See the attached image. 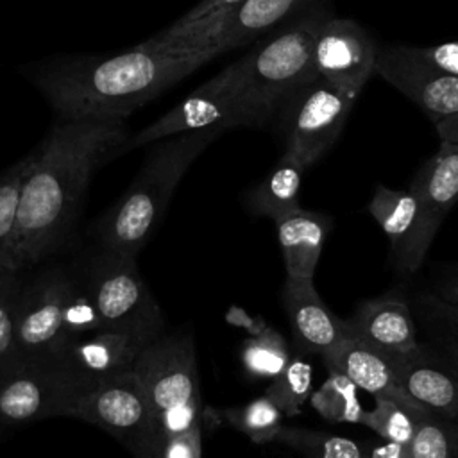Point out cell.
<instances>
[{
  "instance_id": "obj_31",
  "label": "cell",
  "mask_w": 458,
  "mask_h": 458,
  "mask_svg": "<svg viewBox=\"0 0 458 458\" xmlns=\"http://www.w3.org/2000/svg\"><path fill=\"white\" fill-rule=\"evenodd\" d=\"M410 458H458V419L428 410L408 445Z\"/></svg>"
},
{
  "instance_id": "obj_27",
  "label": "cell",
  "mask_w": 458,
  "mask_h": 458,
  "mask_svg": "<svg viewBox=\"0 0 458 458\" xmlns=\"http://www.w3.org/2000/svg\"><path fill=\"white\" fill-rule=\"evenodd\" d=\"M428 410L429 408L413 399L376 397V406L365 413L363 424L376 431L385 442L408 447Z\"/></svg>"
},
{
  "instance_id": "obj_5",
  "label": "cell",
  "mask_w": 458,
  "mask_h": 458,
  "mask_svg": "<svg viewBox=\"0 0 458 458\" xmlns=\"http://www.w3.org/2000/svg\"><path fill=\"white\" fill-rule=\"evenodd\" d=\"M132 370L152 406L156 435L202 426L204 408L191 335L161 333L145 345Z\"/></svg>"
},
{
  "instance_id": "obj_15",
  "label": "cell",
  "mask_w": 458,
  "mask_h": 458,
  "mask_svg": "<svg viewBox=\"0 0 458 458\" xmlns=\"http://www.w3.org/2000/svg\"><path fill=\"white\" fill-rule=\"evenodd\" d=\"M148 338L123 329H95L66 335L50 356L84 381L131 370Z\"/></svg>"
},
{
  "instance_id": "obj_7",
  "label": "cell",
  "mask_w": 458,
  "mask_h": 458,
  "mask_svg": "<svg viewBox=\"0 0 458 458\" xmlns=\"http://www.w3.org/2000/svg\"><path fill=\"white\" fill-rule=\"evenodd\" d=\"M70 417L102 428L134 458H145L156 437L152 406L132 369L88 383Z\"/></svg>"
},
{
  "instance_id": "obj_17",
  "label": "cell",
  "mask_w": 458,
  "mask_h": 458,
  "mask_svg": "<svg viewBox=\"0 0 458 458\" xmlns=\"http://www.w3.org/2000/svg\"><path fill=\"white\" fill-rule=\"evenodd\" d=\"M281 302L299 351L326 354L351 338L347 320H340L320 299L310 277H288L281 288Z\"/></svg>"
},
{
  "instance_id": "obj_29",
  "label": "cell",
  "mask_w": 458,
  "mask_h": 458,
  "mask_svg": "<svg viewBox=\"0 0 458 458\" xmlns=\"http://www.w3.org/2000/svg\"><path fill=\"white\" fill-rule=\"evenodd\" d=\"M358 386L340 372L329 370L327 379L310 395L313 410L329 422L363 424L367 410L361 406Z\"/></svg>"
},
{
  "instance_id": "obj_21",
  "label": "cell",
  "mask_w": 458,
  "mask_h": 458,
  "mask_svg": "<svg viewBox=\"0 0 458 458\" xmlns=\"http://www.w3.org/2000/svg\"><path fill=\"white\" fill-rule=\"evenodd\" d=\"M347 326L352 336L385 352H404L419 342L413 313L399 297L386 295L361 302Z\"/></svg>"
},
{
  "instance_id": "obj_13",
  "label": "cell",
  "mask_w": 458,
  "mask_h": 458,
  "mask_svg": "<svg viewBox=\"0 0 458 458\" xmlns=\"http://www.w3.org/2000/svg\"><path fill=\"white\" fill-rule=\"evenodd\" d=\"M377 45L369 32L347 18H327L315 39L313 66L317 79L360 97L376 73Z\"/></svg>"
},
{
  "instance_id": "obj_35",
  "label": "cell",
  "mask_w": 458,
  "mask_h": 458,
  "mask_svg": "<svg viewBox=\"0 0 458 458\" xmlns=\"http://www.w3.org/2000/svg\"><path fill=\"white\" fill-rule=\"evenodd\" d=\"M145 458H202V426L174 435H156Z\"/></svg>"
},
{
  "instance_id": "obj_37",
  "label": "cell",
  "mask_w": 458,
  "mask_h": 458,
  "mask_svg": "<svg viewBox=\"0 0 458 458\" xmlns=\"http://www.w3.org/2000/svg\"><path fill=\"white\" fill-rule=\"evenodd\" d=\"M419 52L424 59L435 66L458 75V41L438 43L431 47H419Z\"/></svg>"
},
{
  "instance_id": "obj_24",
  "label": "cell",
  "mask_w": 458,
  "mask_h": 458,
  "mask_svg": "<svg viewBox=\"0 0 458 458\" xmlns=\"http://www.w3.org/2000/svg\"><path fill=\"white\" fill-rule=\"evenodd\" d=\"M413 320L422 344L442 356L458 374V308L433 293H420L413 302Z\"/></svg>"
},
{
  "instance_id": "obj_2",
  "label": "cell",
  "mask_w": 458,
  "mask_h": 458,
  "mask_svg": "<svg viewBox=\"0 0 458 458\" xmlns=\"http://www.w3.org/2000/svg\"><path fill=\"white\" fill-rule=\"evenodd\" d=\"M218 52L152 38L118 55L63 64L43 73L38 84L64 122L125 120Z\"/></svg>"
},
{
  "instance_id": "obj_4",
  "label": "cell",
  "mask_w": 458,
  "mask_h": 458,
  "mask_svg": "<svg viewBox=\"0 0 458 458\" xmlns=\"http://www.w3.org/2000/svg\"><path fill=\"white\" fill-rule=\"evenodd\" d=\"M327 18L315 14L238 59V123L261 125L277 104L317 79L313 47Z\"/></svg>"
},
{
  "instance_id": "obj_14",
  "label": "cell",
  "mask_w": 458,
  "mask_h": 458,
  "mask_svg": "<svg viewBox=\"0 0 458 458\" xmlns=\"http://www.w3.org/2000/svg\"><path fill=\"white\" fill-rule=\"evenodd\" d=\"M310 0H243L234 9L182 29H166L154 39L188 48H218L220 52L242 45L301 9Z\"/></svg>"
},
{
  "instance_id": "obj_23",
  "label": "cell",
  "mask_w": 458,
  "mask_h": 458,
  "mask_svg": "<svg viewBox=\"0 0 458 458\" xmlns=\"http://www.w3.org/2000/svg\"><path fill=\"white\" fill-rule=\"evenodd\" d=\"M304 170L306 168L295 157L283 152L267 177L247 193L249 211L259 216H268L276 222L277 218L299 209V191Z\"/></svg>"
},
{
  "instance_id": "obj_19",
  "label": "cell",
  "mask_w": 458,
  "mask_h": 458,
  "mask_svg": "<svg viewBox=\"0 0 458 458\" xmlns=\"http://www.w3.org/2000/svg\"><path fill=\"white\" fill-rule=\"evenodd\" d=\"M420 206V242L428 252L444 216L458 200V147L442 143L408 188Z\"/></svg>"
},
{
  "instance_id": "obj_25",
  "label": "cell",
  "mask_w": 458,
  "mask_h": 458,
  "mask_svg": "<svg viewBox=\"0 0 458 458\" xmlns=\"http://www.w3.org/2000/svg\"><path fill=\"white\" fill-rule=\"evenodd\" d=\"M240 360L247 377L254 381H272L286 369L292 354L281 333L267 324H259L242 344Z\"/></svg>"
},
{
  "instance_id": "obj_40",
  "label": "cell",
  "mask_w": 458,
  "mask_h": 458,
  "mask_svg": "<svg viewBox=\"0 0 458 458\" xmlns=\"http://www.w3.org/2000/svg\"><path fill=\"white\" fill-rule=\"evenodd\" d=\"M442 299H445L447 302H451V304H454V306L458 308V277L453 279V281L447 284V288H445L444 293H442Z\"/></svg>"
},
{
  "instance_id": "obj_16",
  "label": "cell",
  "mask_w": 458,
  "mask_h": 458,
  "mask_svg": "<svg viewBox=\"0 0 458 458\" xmlns=\"http://www.w3.org/2000/svg\"><path fill=\"white\" fill-rule=\"evenodd\" d=\"M395 383L422 406L458 419V374L431 347L417 342L404 352H386Z\"/></svg>"
},
{
  "instance_id": "obj_22",
  "label": "cell",
  "mask_w": 458,
  "mask_h": 458,
  "mask_svg": "<svg viewBox=\"0 0 458 458\" xmlns=\"http://www.w3.org/2000/svg\"><path fill=\"white\" fill-rule=\"evenodd\" d=\"M329 227L331 220L326 215L302 208L276 220L288 277L313 279Z\"/></svg>"
},
{
  "instance_id": "obj_34",
  "label": "cell",
  "mask_w": 458,
  "mask_h": 458,
  "mask_svg": "<svg viewBox=\"0 0 458 458\" xmlns=\"http://www.w3.org/2000/svg\"><path fill=\"white\" fill-rule=\"evenodd\" d=\"M63 327L64 335L104 329V324L91 301L81 270H72L70 274V283L63 306Z\"/></svg>"
},
{
  "instance_id": "obj_30",
  "label": "cell",
  "mask_w": 458,
  "mask_h": 458,
  "mask_svg": "<svg viewBox=\"0 0 458 458\" xmlns=\"http://www.w3.org/2000/svg\"><path fill=\"white\" fill-rule=\"evenodd\" d=\"M276 440L302 458H367L360 444L327 431L283 426Z\"/></svg>"
},
{
  "instance_id": "obj_11",
  "label": "cell",
  "mask_w": 458,
  "mask_h": 458,
  "mask_svg": "<svg viewBox=\"0 0 458 458\" xmlns=\"http://www.w3.org/2000/svg\"><path fill=\"white\" fill-rule=\"evenodd\" d=\"M238 123V63H231L208 82L193 89L181 104L125 143V152L157 140L204 129H234Z\"/></svg>"
},
{
  "instance_id": "obj_20",
  "label": "cell",
  "mask_w": 458,
  "mask_h": 458,
  "mask_svg": "<svg viewBox=\"0 0 458 458\" xmlns=\"http://www.w3.org/2000/svg\"><path fill=\"white\" fill-rule=\"evenodd\" d=\"M327 370H335L349 377L358 388L376 397L411 399L394 377L390 360L385 351L351 336L320 356ZM415 401V399H413Z\"/></svg>"
},
{
  "instance_id": "obj_8",
  "label": "cell",
  "mask_w": 458,
  "mask_h": 458,
  "mask_svg": "<svg viewBox=\"0 0 458 458\" xmlns=\"http://www.w3.org/2000/svg\"><path fill=\"white\" fill-rule=\"evenodd\" d=\"M84 381L55 360L25 361L0 381V424H27L50 417H70Z\"/></svg>"
},
{
  "instance_id": "obj_33",
  "label": "cell",
  "mask_w": 458,
  "mask_h": 458,
  "mask_svg": "<svg viewBox=\"0 0 458 458\" xmlns=\"http://www.w3.org/2000/svg\"><path fill=\"white\" fill-rule=\"evenodd\" d=\"M311 365L304 358L293 356L286 369L270 381L265 395L283 411V415H297L311 395Z\"/></svg>"
},
{
  "instance_id": "obj_18",
  "label": "cell",
  "mask_w": 458,
  "mask_h": 458,
  "mask_svg": "<svg viewBox=\"0 0 458 458\" xmlns=\"http://www.w3.org/2000/svg\"><path fill=\"white\" fill-rule=\"evenodd\" d=\"M367 208L388 236L397 267L404 272L417 270L426 256L420 242L422 220L417 197L410 190L377 184Z\"/></svg>"
},
{
  "instance_id": "obj_39",
  "label": "cell",
  "mask_w": 458,
  "mask_h": 458,
  "mask_svg": "<svg viewBox=\"0 0 458 458\" xmlns=\"http://www.w3.org/2000/svg\"><path fill=\"white\" fill-rule=\"evenodd\" d=\"M367 458H410L408 447L394 444V442H385L383 445H377L372 449V454Z\"/></svg>"
},
{
  "instance_id": "obj_6",
  "label": "cell",
  "mask_w": 458,
  "mask_h": 458,
  "mask_svg": "<svg viewBox=\"0 0 458 458\" xmlns=\"http://www.w3.org/2000/svg\"><path fill=\"white\" fill-rule=\"evenodd\" d=\"M81 272L104 327L148 338L165 333L163 311L138 270L136 256L98 247Z\"/></svg>"
},
{
  "instance_id": "obj_12",
  "label": "cell",
  "mask_w": 458,
  "mask_h": 458,
  "mask_svg": "<svg viewBox=\"0 0 458 458\" xmlns=\"http://www.w3.org/2000/svg\"><path fill=\"white\" fill-rule=\"evenodd\" d=\"M376 73L419 106L433 122L458 113V75L424 59L419 47L379 48Z\"/></svg>"
},
{
  "instance_id": "obj_32",
  "label": "cell",
  "mask_w": 458,
  "mask_h": 458,
  "mask_svg": "<svg viewBox=\"0 0 458 458\" xmlns=\"http://www.w3.org/2000/svg\"><path fill=\"white\" fill-rule=\"evenodd\" d=\"M20 279V272L0 274V381L23 365V356L18 349L14 329Z\"/></svg>"
},
{
  "instance_id": "obj_3",
  "label": "cell",
  "mask_w": 458,
  "mask_h": 458,
  "mask_svg": "<svg viewBox=\"0 0 458 458\" xmlns=\"http://www.w3.org/2000/svg\"><path fill=\"white\" fill-rule=\"evenodd\" d=\"M222 132V129H204L154 141L129 188L98 218L95 225L98 245L138 256L165 216L168 202L190 165Z\"/></svg>"
},
{
  "instance_id": "obj_28",
  "label": "cell",
  "mask_w": 458,
  "mask_h": 458,
  "mask_svg": "<svg viewBox=\"0 0 458 458\" xmlns=\"http://www.w3.org/2000/svg\"><path fill=\"white\" fill-rule=\"evenodd\" d=\"M30 166V154L0 174V272H18L14 259L16 222L23 179Z\"/></svg>"
},
{
  "instance_id": "obj_38",
  "label": "cell",
  "mask_w": 458,
  "mask_h": 458,
  "mask_svg": "<svg viewBox=\"0 0 458 458\" xmlns=\"http://www.w3.org/2000/svg\"><path fill=\"white\" fill-rule=\"evenodd\" d=\"M433 123H435L437 134H438L442 143H449V145L458 147V113L451 114V116H445V118H440Z\"/></svg>"
},
{
  "instance_id": "obj_10",
  "label": "cell",
  "mask_w": 458,
  "mask_h": 458,
  "mask_svg": "<svg viewBox=\"0 0 458 458\" xmlns=\"http://www.w3.org/2000/svg\"><path fill=\"white\" fill-rule=\"evenodd\" d=\"M297 93L286 116L284 152L308 168L336 141L358 97L322 79L311 81Z\"/></svg>"
},
{
  "instance_id": "obj_36",
  "label": "cell",
  "mask_w": 458,
  "mask_h": 458,
  "mask_svg": "<svg viewBox=\"0 0 458 458\" xmlns=\"http://www.w3.org/2000/svg\"><path fill=\"white\" fill-rule=\"evenodd\" d=\"M243 0H202L193 9H190L186 14H182L170 29H182L188 25L202 23L206 20H213L216 16H222L224 13L234 9Z\"/></svg>"
},
{
  "instance_id": "obj_41",
  "label": "cell",
  "mask_w": 458,
  "mask_h": 458,
  "mask_svg": "<svg viewBox=\"0 0 458 458\" xmlns=\"http://www.w3.org/2000/svg\"><path fill=\"white\" fill-rule=\"evenodd\" d=\"M0 274H2V272H0Z\"/></svg>"
},
{
  "instance_id": "obj_1",
  "label": "cell",
  "mask_w": 458,
  "mask_h": 458,
  "mask_svg": "<svg viewBox=\"0 0 458 458\" xmlns=\"http://www.w3.org/2000/svg\"><path fill=\"white\" fill-rule=\"evenodd\" d=\"M127 140L125 120H63L30 152L16 222L18 272L47 261L70 242L89 181L125 152Z\"/></svg>"
},
{
  "instance_id": "obj_9",
  "label": "cell",
  "mask_w": 458,
  "mask_h": 458,
  "mask_svg": "<svg viewBox=\"0 0 458 458\" xmlns=\"http://www.w3.org/2000/svg\"><path fill=\"white\" fill-rule=\"evenodd\" d=\"M70 274L72 268L48 265L30 277L20 279L14 329L23 363L48 360L66 336L63 327V306Z\"/></svg>"
},
{
  "instance_id": "obj_26",
  "label": "cell",
  "mask_w": 458,
  "mask_h": 458,
  "mask_svg": "<svg viewBox=\"0 0 458 458\" xmlns=\"http://www.w3.org/2000/svg\"><path fill=\"white\" fill-rule=\"evenodd\" d=\"M215 422L234 428L256 444H268L283 429V411L263 394L261 397L242 404L209 410Z\"/></svg>"
}]
</instances>
